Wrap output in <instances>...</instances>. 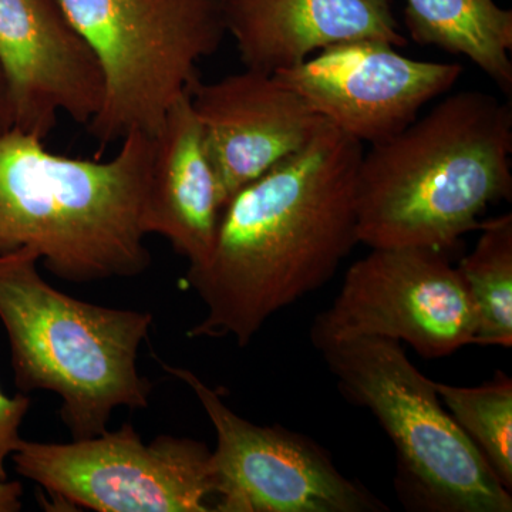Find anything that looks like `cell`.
<instances>
[{
    "instance_id": "1",
    "label": "cell",
    "mask_w": 512,
    "mask_h": 512,
    "mask_svg": "<svg viewBox=\"0 0 512 512\" xmlns=\"http://www.w3.org/2000/svg\"><path fill=\"white\" fill-rule=\"evenodd\" d=\"M363 153L326 123L228 201L210 255L183 278L205 306L188 338H234L245 348L275 313L328 284L359 244Z\"/></svg>"
},
{
    "instance_id": "2",
    "label": "cell",
    "mask_w": 512,
    "mask_h": 512,
    "mask_svg": "<svg viewBox=\"0 0 512 512\" xmlns=\"http://www.w3.org/2000/svg\"><path fill=\"white\" fill-rule=\"evenodd\" d=\"M512 110L483 92L441 100L400 133L372 144L357 171L359 244L447 252L511 200Z\"/></svg>"
},
{
    "instance_id": "3",
    "label": "cell",
    "mask_w": 512,
    "mask_h": 512,
    "mask_svg": "<svg viewBox=\"0 0 512 512\" xmlns=\"http://www.w3.org/2000/svg\"><path fill=\"white\" fill-rule=\"evenodd\" d=\"M153 137L131 131L110 160L50 153L40 138L0 136V256L35 248L73 284L150 268L144 207Z\"/></svg>"
},
{
    "instance_id": "4",
    "label": "cell",
    "mask_w": 512,
    "mask_h": 512,
    "mask_svg": "<svg viewBox=\"0 0 512 512\" xmlns=\"http://www.w3.org/2000/svg\"><path fill=\"white\" fill-rule=\"evenodd\" d=\"M35 248L0 256V320L22 393L49 390L73 440L99 436L117 407L147 409L153 383L141 376L138 350L151 312L80 301L47 284Z\"/></svg>"
},
{
    "instance_id": "5",
    "label": "cell",
    "mask_w": 512,
    "mask_h": 512,
    "mask_svg": "<svg viewBox=\"0 0 512 512\" xmlns=\"http://www.w3.org/2000/svg\"><path fill=\"white\" fill-rule=\"evenodd\" d=\"M340 390L379 421L397 451L400 497L420 510L511 512L510 490L447 412L402 343L353 338L313 345Z\"/></svg>"
},
{
    "instance_id": "6",
    "label": "cell",
    "mask_w": 512,
    "mask_h": 512,
    "mask_svg": "<svg viewBox=\"0 0 512 512\" xmlns=\"http://www.w3.org/2000/svg\"><path fill=\"white\" fill-rule=\"evenodd\" d=\"M60 2L103 69V106L89 124L101 150L131 131L153 137L227 35L225 0Z\"/></svg>"
},
{
    "instance_id": "7",
    "label": "cell",
    "mask_w": 512,
    "mask_h": 512,
    "mask_svg": "<svg viewBox=\"0 0 512 512\" xmlns=\"http://www.w3.org/2000/svg\"><path fill=\"white\" fill-rule=\"evenodd\" d=\"M16 473L57 501L97 512H210L211 451L201 441L158 436L144 444L130 423L72 443L20 441Z\"/></svg>"
},
{
    "instance_id": "8",
    "label": "cell",
    "mask_w": 512,
    "mask_h": 512,
    "mask_svg": "<svg viewBox=\"0 0 512 512\" xmlns=\"http://www.w3.org/2000/svg\"><path fill=\"white\" fill-rule=\"evenodd\" d=\"M476 329L473 302L446 252L372 248L350 266L339 295L313 322L311 339H392L440 359L476 345Z\"/></svg>"
},
{
    "instance_id": "9",
    "label": "cell",
    "mask_w": 512,
    "mask_h": 512,
    "mask_svg": "<svg viewBox=\"0 0 512 512\" xmlns=\"http://www.w3.org/2000/svg\"><path fill=\"white\" fill-rule=\"evenodd\" d=\"M168 375L191 387L210 417L214 511L383 512L386 504L336 468L315 441L281 426H258L229 409L220 392L184 367L154 355Z\"/></svg>"
},
{
    "instance_id": "10",
    "label": "cell",
    "mask_w": 512,
    "mask_h": 512,
    "mask_svg": "<svg viewBox=\"0 0 512 512\" xmlns=\"http://www.w3.org/2000/svg\"><path fill=\"white\" fill-rule=\"evenodd\" d=\"M383 40H355L320 50L274 73L316 114L360 143L400 133L463 74L458 63L410 59Z\"/></svg>"
},
{
    "instance_id": "11",
    "label": "cell",
    "mask_w": 512,
    "mask_h": 512,
    "mask_svg": "<svg viewBox=\"0 0 512 512\" xmlns=\"http://www.w3.org/2000/svg\"><path fill=\"white\" fill-rule=\"evenodd\" d=\"M0 69L13 128L42 141L59 113L89 126L103 106L99 59L60 0H0Z\"/></svg>"
},
{
    "instance_id": "12",
    "label": "cell",
    "mask_w": 512,
    "mask_h": 512,
    "mask_svg": "<svg viewBox=\"0 0 512 512\" xmlns=\"http://www.w3.org/2000/svg\"><path fill=\"white\" fill-rule=\"evenodd\" d=\"M191 106L217 175L222 210L245 185L305 147L328 121L274 74L245 69L197 80Z\"/></svg>"
},
{
    "instance_id": "13",
    "label": "cell",
    "mask_w": 512,
    "mask_h": 512,
    "mask_svg": "<svg viewBox=\"0 0 512 512\" xmlns=\"http://www.w3.org/2000/svg\"><path fill=\"white\" fill-rule=\"evenodd\" d=\"M225 28L245 69L274 74L355 40L407 45L389 0H225Z\"/></svg>"
},
{
    "instance_id": "14",
    "label": "cell",
    "mask_w": 512,
    "mask_h": 512,
    "mask_svg": "<svg viewBox=\"0 0 512 512\" xmlns=\"http://www.w3.org/2000/svg\"><path fill=\"white\" fill-rule=\"evenodd\" d=\"M222 214L220 188L190 94L174 101L153 136L144 228L190 266L210 255Z\"/></svg>"
},
{
    "instance_id": "15",
    "label": "cell",
    "mask_w": 512,
    "mask_h": 512,
    "mask_svg": "<svg viewBox=\"0 0 512 512\" xmlns=\"http://www.w3.org/2000/svg\"><path fill=\"white\" fill-rule=\"evenodd\" d=\"M414 42L463 55L504 92L512 87V12L495 0H406Z\"/></svg>"
},
{
    "instance_id": "16",
    "label": "cell",
    "mask_w": 512,
    "mask_h": 512,
    "mask_svg": "<svg viewBox=\"0 0 512 512\" xmlns=\"http://www.w3.org/2000/svg\"><path fill=\"white\" fill-rule=\"evenodd\" d=\"M476 247L457 269L476 312V345L512 346V215L481 224Z\"/></svg>"
},
{
    "instance_id": "17",
    "label": "cell",
    "mask_w": 512,
    "mask_h": 512,
    "mask_svg": "<svg viewBox=\"0 0 512 512\" xmlns=\"http://www.w3.org/2000/svg\"><path fill=\"white\" fill-rule=\"evenodd\" d=\"M447 412L507 490L512 487V380L497 373L478 387L433 382Z\"/></svg>"
},
{
    "instance_id": "18",
    "label": "cell",
    "mask_w": 512,
    "mask_h": 512,
    "mask_svg": "<svg viewBox=\"0 0 512 512\" xmlns=\"http://www.w3.org/2000/svg\"><path fill=\"white\" fill-rule=\"evenodd\" d=\"M30 397L26 393H18L10 397L0 389V481L8 480L6 461L12 457L19 447L20 426L30 409Z\"/></svg>"
},
{
    "instance_id": "19",
    "label": "cell",
    "mask_w": 512,
    "mask_h": 512,
    "mask_svg": "<svg viewBox=\"0 0 512 512\" xmlns=\"http://www.w3.org/2000/svg\"><path fill=\"white\" fill-rule=\"evenodd\" d=\"M23 488L18 481H0V512L22 510Z\"/></svg>"
},
{
    "instance_id": "20",
    "label": "cell",
    "mask_w": 512,
    "mask_h": 512,
    "mask_svg": "<svg viewBox=\"0 0 512 512\" xmlns=\"http://www.w3.org/2000/svg\"><path fill=\"white\" fill-rule=\"evenodd\" d=\"M12 128V107H10L8 84H6L5 76L0 69V136L8 133Z\"/></svg>"
}]
</instances>
